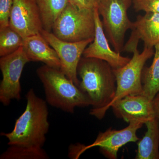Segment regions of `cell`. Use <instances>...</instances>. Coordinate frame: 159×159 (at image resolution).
<instances>
[{
  "label": "cell",
  "instance_id": "1",
  "mask_svg": "<svg viewBox=\"0 0 159 159\" xmlns=\"http://www.w3.org/2000/svg\"><path fill=\"white\" fill-rule=\"evenodd\" d=\"M77 74L80 77L79 88L90 100V115L98 119L104 117L106 107L113 100L116 82L113 68L106 61L91 57H81Z\"/></svg>",
  "mask_w": 159,
  "mask_h": 159
},
{
  "label": "cell",
  "instance_id": "2",
  "mask_svg": "<svg viewBox=\"0 0 159 159\" xmlns=\"http://www.w3.org/2000/svg\"><path fill=\"white\" fill-rule=\"evenodd\" d=\"M25 97V109L16 119L13 130L1 135L8 139L9 145L43 147L50 128L48 103L32 89Z\"/></svg>",
  "mask_w": 159,
  "mask_h": 159
},
{
  "label": "cell",
  "instance_id": "3",
  "mask_svg": "<svg viewBox=\"0 0 159 159\" xmlns=\"http://www.w3.org/2000/svg\"><path fill=\"white\" fill-rule=\"evenodd\" d=\"M42 84L46 101L49 105L68 113L73 114L76 107L91 105L84 93L61 69L44 65L36 70Z\"/></svg>",
  "mask_w": 159,
  "mask_h": 159
},
{
  "label": "cell",
  "instance_id": "4",
  "mask_svg": "<svg viewBox=\"0 0 159 159\" xmlns=\"http://www.w3.org/2000/svg\"><path fill=\"white\" fill-rule=\"evenodd\" d=\"M52 31L59 39L70 42L94 39V9H80L69 2L54 23Z\"/></svg>",
  "mask_w": 159,
  "mask_h": 159
},
{
  "label": "cell",
  "instance_id": "5",
  "mask_svg": "<svg viewBox=\"0 0 159 159\" xmlns=\"http://www.w3.org/2000/svg\"><path fill=\"white\" fill-rule=\"evenodd\" d=\"M131 2L132 0H99L97 6L107 37L118 53L123 51L125 33L133 26L127 14Z\"/></svg>",
  "mask_w": 159,
  "mask_h": 159
},
{
  "label": "cell",
  "instance_id": "6",
  "mask_svg": "<svg viewBox=\"0 0 159 159\" xmlns=\"http://www.w3.org/2000/svg\"><path fill=\"white\" fill-rule=\"evenodd\" d=\"M153 48H144L140 53L138 48L134 50L133 56L126 65L118 69H113L116 82V95L104 111H107L119 99L128 96L142 94V71L145 63L154 54Z\"/></svg>",
  "mask_w": 159,
  "mask_h": 159
},
{
  "label": "cell",
  "instance_id": "7",
  "mask_svg": "<svg viewBox=\"0 0 159 159\" xmlns=\"http://www.w3.org/2000/svg\"><path fill=\"white\" fill-rule=\"evenodd\" d=\"M29 62L23 47L12 54L1 57L2 78L0 84V102L3 105L7 106L12 100L21 99V76L25 66Z\"/></svg>",
  "mask_w": 159,
  "mask_h": 159
},
{
  "label": "cell",
  "instance_id": "8",
  "mask_svg": "<svg viewBox=\"0 0 159 159\" xmlns=\"http://www.w3.org/2000/svg\"><path fill=\"white\" fill-rule=\"evenodd\" d=\"M45 39L55 50L59 57L61 70L79 87L77 67L84 51L94 39L70 42L59 39L52 32L43 29L40 32Z\"/></svg>",
  "mask_w": 159,
  "mask_h": 159
},
{
  "label": "cell",
  "instance_id": "9",
  "mask_svg": "<svg viewBox=\"0 0 159 159\" xmlns=\"http://www.w3.org/2000/svg\"><path fill=\"white\" fill-rule=\"evenodd\" d=\"M144 124L140 120H133L129 122L127 127L122 129L109 128L105 132H100L93 143L87 146L83 145L81 155L89 148L99 147L100 152L106 157L117 159L119 148L129 142H136L139 140L137 132Z\"/></svg>",
  "mask_w": 159,
  "mask_h": 159
},
{
  "label": "cell",
  "instance_id": "10",
  "mask_svg": "<svg viewBox=\"0 0 159 159\" xmlns=\"http://www.w3.org/2000/svg\"><path fill=\"white\" fill-rule=\"evenodd\" d=\"M9 26L24 39L40 33L42 21L35 0H13Z\"/></svg>",
  "mask_w": 159,
  "mask_h": 159
},
{
  "label": "cell",
  "instance_id": "11",
  "mask_svg": "<svg viewBox=\"0 0 159 159\" xmlns=\"http://www.w3.org/2000/svg\"><path fill=\"white\" fill-rule=\"evenodd\" d=\"M94 18L95 33L93 40L84 50L83 57L104 61L113 69L122 67L130 61V58L122 56L120 53L111 48L97 8L94 9Z\"/></svg>",
  "mask_w": 159,
  "mask_h": 159
},
{
  "label": "cell",
  "instance_id": "12",
  "mask_svg": "<svg viewBox=\"0 0 159 159\" xmlns=\"http://www.w3.org/2000/svg\"><path fill=\"white\" fill-rule=\"evenodd\" d=\"M111 107L117 118L129 123L133 120H140L145 124L156 117L152 101L143 94L125 96Z\"/></svg>",
  "mask_w": 159,
  "mask_h": 159
},
{
  "label": "cell",
  "instance_id": "13",
  "mask_svg": "<svg viewBox=\"0 0 159 159\" xmlns=\"http://www.w3.org/2000/svg\"><path fill=\"white\" fill-rule=\"evenodd\" d=\"M131 30L123 51L133 53L138 48L140 40L144 42V48H154L159 43V13H146L137 16Z\"/></svg>",
  "mask_w": 159,
  "mask_h": 159
},
{
  "label": "cell",
  "instance_id": "14",
  "mask_svg": "<svg viewBox=\"0 0 159 159\" xmlns=\"http://www.w3.org/2000/svg\"><path fill=\"white\" fill-rule=\"evenodd\" d=\"M23 48L30 61L41 62L51 67L60 69L57 53L40 33L24 39Z\"/></svg>",
  "mask_w": 159,
  "mask_h": 159
},
{
  "label": "cell",
  "instance_id": "15",
  "mask_svg": "<svg viewBox=\"0 0 159 159\" xmlns=\"http://www.w3.org/2000/svg\"><path fill=\"white\" fill-rule=\"evenodd\" d=\"M147 131L138 143L135 159H159V124L157 118L145 123Z\"/></svg>",
  "mask_w": 159,
  "mask_h": 159
},
{
  "label": "cell",
  "instance_id": "16",
  "mask_svg": "<svg viewBox=\"0 0 159 159\" xmlns=\"http://www.w3.org/2000/svg\"><path fill=\"white\" fill-rule=\"evenodd\" d=\"M39 9L43 29L51 32L56 20L68 5L69 0H35Z\"/></svg>",
  "mask_w": 159,
  "mask_h": 159
},
{
  "label": "cell",
  "instance_id": "17",
  "mask_svg": "<svg viewBox=\"0 0 159 159\" xmlns=\"http://www.w3.org/2000/svg\"><path fill=\"white\" fill-rule=\"evenodd\" d=\"M154 48L152 63L143 69L142 74V94L151 101L159 92V43Z\"/></svg>",
  "mask_w": 159,
  "mask_h": 159
},
{
  "label": "cell",
  "instance_id": "18",
  "mask_svg": "<svg viewBox=\"0 0 159 159\" xmlns=\"http://www.w3.org/2000/svg\"><path fill=\"white\" fill-rule=\"evenodd\" d=\"M0 156L1 159H48V154L43 147L9 145Z\"/></svg>",
  "mask_w": 159,
  "mask_h": 159
},
{
  "label": "cell",
  "instance_id": "19",
  "mask_svg": "<svg viewBox=\"0 0 159 159\" xmlns=\"http://www.w3.org/2000/svg\"><path fill=\"white\" fill-rule=\"evenodd\" d=\"M24 39L10 26L0 29V56H7L22 47Z\"/></svg>",
  "mask_w": 159,
  "mask_h": 159
},
{
  "label": "cell",
  "instance_id": "20",
  "mask_svg": "<svg viewBox=\"0 0 159 159\" xmlns=\"http://www.w3.org/2000/svg\"><path fill=\"white\" fill-rule=\"evenodd\" d=\"M135 11L159 13V0H132Z\"/></svg>",
  "mask_w": 159,
  "mask_h": 159
},
{
  "label": "cell",
  "instance_id": "21",
  "mask_svg": "<svg viewBox=\"0 0 159 159\" xmlns=\"http://www.w3.org/2000/svg\"><path fill=\"white\" fill-rule=\"evenodd\" d=\"M13 0H0V29L9 25Z\"/></svg>",
  "mask_w": 159,
  "mask_h": 159
},
{
  "label": "cell",
  "instance_id": "22",
  "mask_svg": "<svg viewBox=\"0 0 159 159\" xmlns=\"http://www.w3.org/2000/svg\"><path fill=\"white\" fill-rule=\"evenodd\" d=\"M99 0H69V2L80 9H94L97 8Z\"/></svg>",
  "mask_w": 159,
  "mask_h": 159
},
{
  "label": "cell",
  "instance_id": "23",
  "mask_svg": "<svg viewBox=\"0 0 159 159\" xmlns=\"http://www.w3.org/2000/svg\"><path fill=\"white\" fill-rule=\"evenodd\" d=\"M152 104L156 118L158 120L159 124V92L152 100Z\"/></svg>",
  "mask_w": 159,
  "mask_h": 159
}]
</instances>
